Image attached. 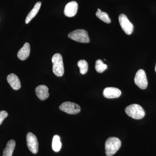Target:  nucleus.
Here are the masks:
<instances>
[{
  "mask_svg": "<svg viewBox=\"0 0 156 156\" xmlns=\"http://www.w3.org/2000/svg\"><path fill=\"white\" fill-rule=\"evenodd\" d=\"M122 143L119 138L110 137L107 140L105 143V153L107 156L115 154L121 147Z\"/></svg>",
  "mask_w": 156,
  "mask_h": 156,
  "instance_id": "1",
  "label": "nucleus"
},
{
  "mask_svg": "<svg viewBox=\"0 0 156 156\" xmlns=\"http://www.w3.org/2000/svg\"><path fill=\"white\" fill-rule=\"evenodd\" d=\"M125 111L128 116L135 119H142L145 115V112L142 107L136 104L127 106Z\"/></svg>",
  "mask_w": 156,
  "mask_h": 156,
  "instance_id": "2",
  "label": "nucleus"
},
{
  "mask_svg": "<svg viewBox=\"0 0 156 156\" xmlns=\"http://www.w3.org/2000/svg\"><path fill=\"white\" fill-rule=\"evenodd\" d=\"M53 63V71L54 74L57 76H62L64 73L62 57L59 53L54 54L52 58Z\"/></svg>",
  "mask_w": 156,
  "mask_h": 156,
  "instance_id": "3",
  "label": "nucleus"
},
{
  "mask_svg": "<svg viewBox=\"0 0 156 156\" xmlns=\"http://www.w3.org/2000/svg\"><path fill=\"white\" fill-rule=\"evenodd\" d=\"M69 38L80 43H88L90 41L89 35L87 31L83 29L73 31L68 34Z\"/></svg>",
  "mask_w": 156,
  "mask_h": 156,
  "instance_id": "4",
  "label": "nucleus"
},
{
  "mask_svg": "<svg viewBox=\"0 0 156 156\" xmlns=\"http://www.w3.org/2000/svg\"><path fill=\"white\" fill-rule=\"evenodd\" d=\"M62 111L70 115H75L80 112V105L73 102L66 101L62 104L59 107Z\"/></svg>",
  "mask_w": 156,
  "mask_h": 156,
  "instance_id": "5",
  "label": "nucleus"
},
{
  "mask_svg": "<svg viewBox=\"0 0 156 156\" xmlns=\"http://www.w3.org/2000/svg\"><path fill=\"white\" fill-rule=\"evenodd\" d=\"M134 82L136 86L140 89H145L147 88V78L145 71L143 69L138 70V71L136 72L134 78Z\"/></svg>",
  "mask_w": 156,
  "mask_h": 156,
  "instance_id": "6",
  "label": "nucleus"
},
{
  "mask_svg": "<svg viewBox=\"0 0 156 156\" xmlns=\"http://www.w3.org/2000/svg\"><path fill=\"white\" fill-rule=\"evenodd\" d=\"M119 22L123 30L128 35H131L133 33L134 26L130 22L125 14H121L119 16Z\"/></svg>",
  "mask_w": 156,
  "mask_h": 156,
  "instance_id": "7",
  "label": "nucleus"
},
{
  "mask_svg": "<svg viewBox=\"0 0 156 156\" xmlns=\"http://www.w3.org/2000/svg\"><path fill=\"white\" fill-rule=\"evenodd\" d=\"M27 144L29 150L33 154H36L38 151L39 144L36 136L31 132L27 135Z\"/></svg>",
  "mask_w": 156,
  "mask_h": 156,
  "instance_id": "8",
  "label": "nucleus"
},
{
  "mask_svg": "<svg viewBox=\"0 0 156 156\" xmlns=\"http://www.w3.org/2000/svg\"><path fill=\"white\" fill-rule=\"evenodd\" d=\"M78 9V5L75 1L68 3L65 8L64 13L68 17H73L76 14Z\"/></svg>",
  "mask_w": 156,
  "mask_h": 156,
  "instance_id": "9",
  "label": "nucleus"
},
{
  "mask_svg": "<svg viewBox=\"0 0 156 156\" xmlns=\"http://www.w3.org/2000/svg\"><path fill=\"white\" fill-rule=\"evenodd\" d=\"M103 94L105 97L108 98H117L121 96L122 92L118 88L107 87L104 90Z\"/></svg>",
  "mask_w": 156,
  "mask_h": 156,
  "instance_id": "10",
  "label": "nucleus"
},
{
  "mask_svg": "<svg viewBox=\"0 0 156 156\" xmlns=\"http://www.w3.org/2000/svg\"><path fill=\"white\" fill-rule=\"evenodd\" d=\"M49 89L45 85H40L36 88L35 92L37 96L40 100H46L49 97Z\"/></svg>",
  "mask_w": 156,
  "mask_h": 156,
  "instance_id": "11",
  "label": "nucleus"
},
{
  "mask_svg": "<svg viewBox=\"0 0 156 156\" xmlns=\"http://www.w3.org/2000/svg\"><path fill=\"white\" fill-rule=\"evenodd\" d=\"M7 81L14 90H19L21 88V83L19 78L14 73L10 74L7 77Z\"/></svg>",
  "mask_w": 156,
  "mask_h": 156,
  "instance_id": "12",
  "label": "nucleus"
},
{
  "mask_svg": "<svg viewBox=\"0 0 156 156\" xmlns=\"http://www.w3.org/2000/svg\"><path fill=\"white\" fill-rule=\"evenodd\" d=\"M30 51V45L28 43H26L18 51L17 56L20 60H25L29 56Z\"/></svg>",
  "mask_w": 156,
  "mask_h": 156,
  "instance_id": "13",
  "label": "nucleus"
},
{
  "mask_svg": "<svg viewBox=\"0 0 156 156\" xmlns=\"http://www.w3.org/2000/svg\"><path fill=\"white\" fill-rule=\"evenodd\" d=\"M41 2H38L35 4L33 9H32L31 11L29 12L26 18V23L28 24L29 23H30L31 20L35 17L41 8Z\"/></svg>",
  "mask_w": 156,
  "mask_h": 156,
  "instance_id": "14",
  "label": "nucleus"
},
{
  "mask_svg": "<svg viewBox=\"0 0 156 156\" xmlns=\"http://www.w3.org/2000/svg\"><path fill=\"white\" fill-rule=\"evenodd\" d=\"M16 145V142L14 140H11L7 143L5 148L3 151L2 156H12Z\"/></svg>",
  "mask_w": 156,
  "mask_h": 156,
  "instance_id": "15",
  "label": "nucleus"
},
{
  "mask_svg": "<svg viewBox=\"0 0 156 156\" xmlns=\"http://www.w3.org/2000/svg\"><path fill=\"white\" fill-rule=\"evenodd\" d=\"M52 147L53 150L56 152L59 151L61 149L62 143L60 141V137L58 135H54L53 136Z\"/></svg>",
  "mask_w": 156,
  "mask_h": 156,
  "instance_id": "16",
  "label": "nucleus"
},
{
  "mask_svg": "<svg viewBox=\"0 0 156 156\" xmlns=\"http://www.w3.org/2000/svg\"><path fill=\"white\" fill-rule=\"evenodd\" d=\"M106 64L104 63L103 61L101 59H98L95 62V69L98 73H102L107 69Z\"/></svg>",
  "mask_w": 156,
  "mask_h": 156,
  "instance_id": "17",
  "label": "nucleus"
},
{
  "mask_svg": "<svg viewBox=\"0 0 156 156\" xmlns=\"http://www.w3.org/2000/svg\"><path fill=\"white\" fill-rule=\"evenodd\" d=\"M77 65L80 68L81 74L84 75L87 73L88 70V64L86 60L84 59L80 60L78 62Z\"/></svg>",
  "mask_w": 156,
  "mask_h": 156,
  "instance_id": "18",
  "label": "nucleus"
},
{
  "mask_svg": "<svg viewBox=\"0 0 156 156\" xmlns=\"http://www.w3.org/2000/svg\"><path fill=\"white\" fill-rule=\"evenodd\" d=\"M96 16L98 18H99L105 23H110L111 22V20L109 18L108 14H107L106 12L97 11L96 13Z\"/></svg>",
  "mask_w": 156,
  "mask_h": 156,
  "instance_id": "19",
  "label": "nucleus"
},
{
  "mask_svg": "<svg viewBox=\"0 0 156 156\" xmlns=\"http://www.w3.org/2000/svg\"><path fill=\"white\" fill-rule=\"evenodd\" d=\"M8 116V113L5 111H0V125L2 123L3 121Z\"/></svg>",
  "mask_w": 156,
  "mask_h": 156,
  "instance_id": "20",
  "label": "nucleus"
},
{
  "mask_svg": "<svg viewBox=\"0 0 156 156\" xmlns=\"http://www.w3.org/2000/svg\"><path fill=\"white\" fill-rule=\"evenodd\" d=\"M97 11H98V12H100V11H101L100 10V9H98Z\"/></svg>",
  "mask_w": 156,
  "mask_h": 156,
  "instance_id": "21",
  "label": "nucleus"
},
{
  "mask_svg": "<svg viewBox=\"0 0 156 156\" xmlns=\"http://www.w3.org/2000/svg\"><path fill=\"white\" fill-rule=\"evenodd\" d=\"M155 71H156V67H155Z\"/></svg>",
  "mask_w": 156,
  "mask_h": 156,
  "instance_id": "22",
  "label": "nucleus"
}]
</instances>
